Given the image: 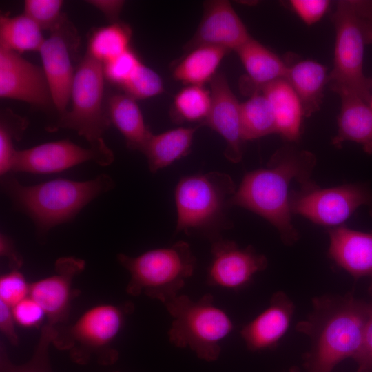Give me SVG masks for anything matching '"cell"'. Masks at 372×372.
I'll use <instances>...</instances> for the list:
<instances>
[{
    "label": "cell",
    "mask_w": 372,
    "mask_h": 372,
    "mask_svg": "<svg viewBox=\"0 0 372 372\" xmlns=\"http://www.w3.org/2000/svg\"><path fill=\"white\" fill-rule=\"evenodd\" d=\"M316 164L312 152L283 146L273 154L267 167L245 174L231 198V207L238 206L262 216L276 227L285 245H293L300 236L291 222L289 186L293 180L301 187L313 183L311 176Z\"/></svg>",
    "instance_id": "6da1fadb"
},
{
    "label": "cell",
    "mask_w": 372,
    "mask_h": 372,
    "mask_svg": "<svg viewBox=\"0 0 372 372\" xmlns=\"http://www.w3.org/2000/svg\"><path fill=\"white\" fill-rule=\"evenodd\" d=\"M368 316L369 303L351 293L314 298L307 318L296 327L311 342L304 356L306 372H331L343 360L353 359L361 346Z\"/></svg>",
    "instance_id": "7a4b0ae2"
},
{
    "label": "cell",
    "mask_w": 372,
    "mask_h": 372,
    "mask_svg": "<svg viewBox=\"0 0 372 372\" xmlns=\"http://www.w3.org/2000/svg\"><path fill=\"white\" fill-rule=\"evenodd\" d=\"M1 185L14 207L34 222L41 240L53 227L70 222L96 197L112 189L114 180L101 174L89 180L56 178L34 185H23L9 174Z\"/></svg>",
    "instance_id": "3957f363"
},
{
    "label": "cell",
    "mask_w": 372,
    "mask_h": 372,
    "mask_svg": "<svg viewBox=\"0 0 372 372\" xmlns=\"http://www.w3.org/2000/svg\"><path fill=\"white\" fill-rule=\"evenodd\" d=\"M335 28L333 67L329 87L350 93L369 103L372 79L363 70L366 46L372 44V0H338L331 14Z\"/></svg>",
    "instance_id": "277c9868"
},
{
    "label": "cell",
    "mask_w": 372,
    "mask_h": 372,
    "mask_svg": "<svg viewBox=\"0 0 372 372\" xmlns=\"http://www.w3.org/2000/svg\"><path fill=\"white\" fill-rule=\"evenodd\" d=\"M236 191L231 177L217 171L181 178L174 192L176 231L201 234L211 242L220 238L232 225L227 213Z\"/></svg>",
    "instance_id": "5b68a950"
},
{
    "label": "cell",
    "mask_w": 372,
    "mask_h": 372,
    "mask_svg": "<svg viewBox=\"0 0 372 372\" xmlns=\"http://www.w3.org/2000/svg\"><path fill=\"white\" fill-rule=\"evenodd\" d=\"M134 309L130 302L93 307L73 324L55 327L52 344L59 350L69 351L71 360L78 364H87L91 360L101 365L113 364L118 358L113 343L126 316Z\"/></svg>",
    "instance_id": "8992f818"
},
{
    "label": "cell",
    "mask_w": 372,
    "mask_h": 372,
    "mask_svg": "<svg viewBox=\"0 0 372 372\" xmlns=\"http://www.w3.org/2000/svg\"><path fill=\"white\" fill-rule=\"evenodd\" d=\"M117 259L130 275L126 287L128 294L138 296L143 293L163 304L180 294L196 265V257L185 241L135 257L118 254Z\"/></svg>",
    "instance_id": "52a82bcc"
},
{
    "label": "cell",
    "mask_w": 372,
    "mask_h": 372,
    "mask_svg": "<svg viewBox=\"0 0 372 372\" xmlns=\"http://www.w3.org/2000/svg\"><path fill=\"white\" fill-rule=\"evenodd\" d=\"M164 305L173 318L168 333L170 342L179 348H189L202 360H216L221 343L234 325L227 313L215 304L214 297L207 293L194 300L179 294Z\"/></svg>",
    "instance_id": "ba28073f"
},
{
    "label": "cell",
    "mask_w": 372,
    "mask_h": 372,
    "mask_svg": "<svg viewBox=\"0 0 372 372\" xmlns=\"http://www.w3.org/2000/svg\"><path fill=\"white\" fill-rule=\"evenodd\" d=\"M103 78V63L86 52L74 73L71 90L72 107L61 115L52 130H72L90 145L103 140V134L110 125L102 107Z\"/></svg>",
    "instance_id": "9c48e42d"
},
{
    "label": "cell",
    "mask_w": 372,
    "mask_h": 372,
    "mask_svg": "<svg viewBox=\"0 0 372 372\" xmlns=\"http://www.w3.org/2000/svg\"><path fill=\"white\" fill-rule=\"evenodd\" d=\"M372 205V192L362 185H344L322 189L314 183L292 192V214H299L313 223L337 227L362 205Z\"/></svg>",
    "instance_id": "30bf717a"
},
{
    "label": "cell",
    "mask_w": 372,
    "mask_h": 372,
    "mask_svg": "<svg viewBox=\"0 0 372 372\" xmlns=\"http://www.w3.org/2000/svg\"><path fill=\"white\" fill-rule=\"evenodd\" d=\"M90 145L85 148L64 139L17 150L12 172L48 174L63 172L87 161H94L101 166L113 163L114 153L104 140Z\"/></svg>",
    "instance_id": "8fae6325"
},
{
    "label": "cell",
    "mask_w": 372,
    "mask_h": 372,
    "mask_svg": "<svg viewBox=\"0 0 372 372\" xmlns=\"http://www.w3.org/2000/svg\"><path fill=\"white\" fill-rule=\"evenodd\" d=\"M79 43L77 30L66 14H63L39 50L53 104L61 115L67 112L66 107L71 98L75 73L72 60Z\"/></svg>",
    "instance_id": "7c38bea8"
},
{
    "label": "cell",
    "mask_w": 372,
    "mask_h": 372,
    "mask_svg": "<svg viewBox=\"0 0 372 372\" xmlns=\"http://www.w3.org/2000/svg\"><path fill=\"white\" fill-rule=\"evenodd\" d=\"M211 253L207 282L225 289L245 286L268 264L266 256L258 253L252 246L241 247L234 241L222 237L211 242Z\"/></svg>",
    "instance_id": "4fadbf2b"
},
{
    "label": "cell",
    "mask_w": 372,
    "mask_h": 372,
    "mask_svg": "<svg viewBox=\"0 0 372 372\" xmlns=\"http://www.w3.org/2000/svg\"><path fill=\"white\" fill-rule=\"evenodd\" d=\"M85 267L83 259L61 257L55 262L53 275L30 284L29 296L45 311L48 324L56 327L68 320L71 302L79 293L72 288V282Z\"/></svg>",
    "instance_id": "5bb4252c"
},
{
    "label": "cell",
    "mask_w": 372,
    "mask_h": 372,
    "mask_svg": "<svg viewBox=\"0 0 372 372\" xmlns=\"http://www.w3.org/2000/svg\"><path fill=\"white\" fill-rule=\"evenodd\" d=\"M0 97L22 101L39 107L53 103L43 69L17 52L1 48Z\"/></svg>",
    "instance_id": "9a60e30c"
},
{
    "label": "cell",
    "mask_w": 372,
    "mask_h": 372,
    "mask_svg": "<svg viewBox=\"0 0 372 372\" xmlns=\"http://www.w3.org/2000/svg\"><path fill=\"white\" fill-rule=\"evenodd\" d=\"M251 37L230 2L210 1L205 3L203 19L187 48L211 45L236 51Z\"/></svg>",
    "instance_id": "2e32d148"
},
{
    "label": "cell",
    "mask_w": 372,
    "mask_h": 372,
    "mask_svg": "<svg viewBox=\"0 0 372 372\" xmlns=\"http://www.w3.org/2000/svg\"><path fill=\"white\" fill-rule=\"evenodd\" d=\"M211 105L203 123L225 141V156L234 163L242 158L243 141L240 125V103L231 90L225 76L216 74L211 80Z\"/></svg>",
    "instance_id": "e0dca14e"
},
{
    "label": "cell",
    "mask_w": 372,
    "mask_h": 372,
    "mask_svg": "<svg viewBox=\"0 0 372 372\" xmlns=\"http://www.w3.org/2000/svg\"><path fill=\"white\" fill-rule=\"evenodd\" d=\"M295 306L282 291L275 293L269 305L243 327L240 335L247 349L258 351L275 347L287 332Z\"/></svg>",
    "instance_id": "ac0fdd59"
},
{
    "label": "cell",
    "mask_w": 372,
    "mask_h": 372,
    "mask_svg": "<svg viewBox=\"0 0 372 372\" xmlns=\"http://www.w3.org/2000/svg\"><path fill=\"white\" fill-rule=\"evenodd\" d=\"M329 256L355 279L372 276V233L344 225L328 231Z\"/></svg>",
    "instance_id": "d6986e66"
},
{
    "label": "cell",
    "mask_w": 372,
    "mask_h": 372,
    "mask_svg": "<svg viewBox=\"0 0 372 372\" xmlns=\"http://www.w3.org/2000/svg\"><path fill=\"white\" fill-rule=\"evenodd\" d=\"M287 64L285 79L301 103L304 117L318 112L322 103L324 89L328 84L327 68L311 59H296L290 55Z\"/></svg>",
    "instance_id": "ffe728a7"
},
{
    "label": "cell",
    "mask_w": 372,
    "mask_h": 372,
    "mask_svg": "<svg viewBox=\"0 0 372 372\" xmlns=\"http://www.w3.org/2000/svg\"><path fill=\"white\" fill-rule=\"evenodd\" d=\"M340 110L338 116V133L332 140L335 147L352 141L372 154V109L369 103L350 93H341Z\"/></svg>",
    "instance_id": "44dd1931"
},
{
    "label": "cell",
    "mask_w": 372,
    "mask_h": 372,
    "mask_svg": "<svg viewBox=\"0 0 372 372\" xmlns=\"http://www.w3.org/2000/svg\"><path fill=\"white\" fill-rule=\"evenodd\" d=\"M260 91L272 107L276 133L288 141H297L304 114L300 99L288 81L285 79L277 80Z\"/></svg>",
    "instance_id": "7402d4cb"
},
{
    "label": "cell",
    "mask_w": 372,
    "mask_h": 372,
    "mask_svg": "<svg viewBox=\"0 0 372 372\" xmlns=\"http://www.w3.org/2000/svg\"><path fill=\"white\" fill-rule=\"evenodd\" d=\"M105 112L110 124L124 137L127 147L142 152L152 133L144 122L136 99L126 94H113L108 99Z\"/></svg>",
    "instance_id": "603a6c76"
},
{
    "label": "cell",
    "mask_w": 372,
    "mask_h": 372,
    "mask_svg": "<svg viewBox=\"0 0 372 372\" xmlns=\"http://www.w3.org/2000/svg\"><path fill=\"white\" fill-rule=\"evenodd\" d=\"M236 52L254 86L255 92L273 81L285 79V61L252 37Z\"/></svg>",
    "instance_id": "cb8c5ba5"
},
{
    "label": "cell",
    "mask_w": 372,
    "mask_h": 372,
    "mask_svg": "<svg viewBox=\"0 0 372 372\" xmlns=\"http://www.w3.org/2000/svg\"><path fill=\"white\" fill-rule=\"evenodd\" d=\"M195 127H178L158 134H152L143 152L147 161L149 169L156 173L185 156L190 151Z\"/></svg>",
    "instance_id": "d4e9b609"
},
{
    "label": "cell",
    "mask_w": 372,
    "mask_h": 372,
    "mask_svg": "<svg viewBox=\"0 0 372 372\" xmlns=\"http://www.w3.org/2000/svg\"><path fill=\"white\" fill-rule=\"evenodd\" d=\"M227 52V50L216 46L195 48L175 67L174 77L188 85L203 86L216 74L217 68Z\"/></svg>",
    "instance_id": "484cf974"
},
{
    "label": "cell",
    "mask_w": 372,
    "mask_h": 372,
    "mask_svg": "<svg viewBox=\"0 0 372 372\" xmlns=\"http://www.w3.org/2000/svg\"><path fill=\"white\" fill-rule=\"evenodd\" d=\"M45 38L39 25L25 13L0 17V48L22 53L39 52Z\"/></svg>",
    "instance_id": "4316f807"
},
{
    "label": "cell",
    "mask_w": 372,
    "mask_h": 372,
    "mask_svg": "<svg viewBox=\"0 0 372 372\" xmlns=\"http://www.w3.org/2000/svg\"><path fill=\"white\" fill-rule=\"evenodd\" d=\"M240 125L244 141L276 133L272 107L262 93L255 92L240 104Z\"/></svg>",
    "instance_id": "83f0119b"
},
{
    "label": "cell",
    "mask_w": 372,
    "mask_h": 372,
    "mask_svg": "<svg viewBox=\"0 0 372 372\" xmlns=\"http://www.w3.org/2000/svg\"><path fill=\"white\" fill-rule=\"evenodd\" d=\"M131 28L117 21L94 30L89 38L87 52L103 64L130 49Z\"/></svg>",
    "instance_id": "f1b7e54d"
},
{
    "label": "cell",
    "mask_w": 372,
    "mask_h": 372,
    "mask_svg": "<svg viewBox=\"0 0 372 372\" xmlns=\"http://www.w3.org/2000/svg\"><path fill=\"white\" fill-rule=\"evenodd\" d=\"M56 333L55 327L45 324L31 358L25 363L17 364L9 358L3 342H0V372H52L49 349Z\"/></svg>",
    "instance_id": "f546056e"
},
{
    "label": "cell",
    "mask_w": 372,
    "mask_h": 372,
    "mask_svg": "<svg viewBox=\"0 0 372 372\" xmlns=\"http://www.w3.org/2000/svg\"><path fill=\"white\" fill-rule=\"evenodd\" d=\"M211 92L203 86L187 85L175 96L174 112L178 121L196 122L207 119L211 109Z\"/></svg>",
    "instance_id": "4dcf8cb0"
},
{
    "label": "cell",
    "mask_w": 372,
    "mask_h": 372,
    "mask_svg": "<svg viewBox=\"0 0 372 372\" xmlns=\"http://www.w3.org/2000/svg\"><path fill=\"white\" fill-rule=\"evenodd\" d=\"M28 125L25 118L10 109L1 112L0 118V175L3 176L12 172L17 152L14 141H19Z\"/></svg>",
    "instance_id": "1f68e13d"
},
{
    "label": "cell",
    "mask_w": 372,
    "mask_h": 372,
    "mask_svg": "<svg viewBox=\"0 0 372 372\" xmlns=\"http://www.w3.org/2000/svg\"><path fill=\"white\" fill-rule=\"evenodd\" d=\"M121 88L134 99L150 98L164 90L163 83L158 74L143 63Z\"/></svg>",
    "instance_id": "d6a6232c"
},
{
    "label": "cell",
    "mask_w": 372,
    "mask_h": 372,
    "mask_svg": "<svg viewBox=\"0 0 372 372\" xmlns=\"http://www.w3.org/2000/svg\"><path fill=\"white\" fill-rule=\"evenodd\" d=\"M61 0H26L24 13L41 29L50 32L57 25L63 15Z\"/></svg>",
    "instance_id": "836d02e7"
},
{
    "label": "cell",
    "mask_w": 372,
    "mask_h": 372,
    "mask_svg": "<svg viewBox=\"0 0 372 372\" xmlns=\"http://www.w3.org/2000/svg\"><path fill=\"white\" fill-rule=\"evenodd\" d=\"M141 63L137 54L130 48L103 64L104 78L121 88Z\"/></svg>",
    "instance_id": "e575fe53"
},
{
    "label": "cell",
    "mask_w": 372,
    "mask_h": 372,
    "mask_svg": "<svg viewBox=\"0 0 372 372\" xmlns=\"http://www.w3.org/2000/svg\"><path fill=\"white\" fill-rule=\"evenodd\" d=\"M30 284L19 270H11L0 278V301L10 307L29 296Z\"/></svg>",
    "instance_id": "d590c367"
},
{
    "label": "cell",
    "mask_w": 372,
    "mask_h": 372,
    "mask_svg": "<svg viewBox=\"0 0 372 372\" xmlns=\"http://www.w3.org/2000/svg\"><path fill=\"white\" fill-rule=\"evenodd\" d=\"M14 320L23 327H39L45 316L42 307L30 296L12 307Z\"/></svg>",
    "instance_id": "8d00e7d4"
},
{
    "label": "cell",
    "mask_w": 372,
    "mask_h": 372,
    "mask_svg": "<svg viewBox=\"0 0 372 372\" xmlns=\"http://www.w3.org/2000/svg\"><path fill=\"white\" fill-rule=\"evenodd\" d=\"M290 8L307 25L319 21L327 13L331 1L328 0H291Z\"/></svg>",
    "instance_id": "74e56055"
},
{
    "label": "cell",
    "mask_w": 372,
    "mask_h": 372,
    "mask_svg": "<svg viewBox=\"0 0 372 372\" xmlns=\"http://www.w3.org/2000/svg\"><path fill=\"white\" fill-rule=\"evenodd\" d=\"M369 303V316L360 349L353 360L358 364L357 372H372V287Z\"/></svg>",
    "instance_id": "f35d334b"
},
{
    "label": "cell",
    "mask_w": 372,
    "mask_h": 372,
    "mask_svg": "<svg viewBox=\"0 0 372 372\" xmlns=\"http://www.w3.org/2000/svg\"><path fill=\"white\" fill-rule=\"evenodd\" d=\"M12 307L0 301V330L10 343L14 346L19 344V338L15 329Z\"/></svg>",
    "instance_id": "ab89813d"
},
{
    "label": "cell",
    "mask_w": 372,
    "mask_h": 372,
    "mask_svg": "<svg viewBox=\"0 0 372 372\" xmlns=\"http://www.w3.org/2000/svg\"><path fill=\"white\" fill-rule=\"evenodd\" d=\"M0 254L7 258L11 270H19L22 267L23 258L17 251L13 240L3 233L0 234Z\"/></svg>",
    "instance_id": "60d3db41"
},
{
    "label": "cell",
    "mask_w": 372,
    "mask_h": 372,
    "mask_svg": "<svg viewBox=\"0 0 372 372\" xmlns=\"http://www.w3.org/2000/svg\"><path fill=\"white\" fill-rule=\"evenodd\" d=\"M86 2L104 14L110 23L118 21L120 12L125 4V1L121 0H92Z\"/></svg>",
    "instance_id": "b9f144b4"
},
{
    "label": "cell",
    "mask_w": 372,
    "mask_h": 372,
    "mask_svg": "<svg viewBox=\"0 0 372 372\" xmlns=\"http://www.w3.org/2000/svg\"><path fill=\"white\" fill-rule=\"evenodd\" d=\"M285 372H301L298 367H291L288 371Z\"/></svg>",
    "instance_id": "7bdbcfd3"
},
{
    "label": "cell",
    "mask_w": 372,
    "mask_h": 372,
    "mask_svg": "<svg viewBox=\"0 0 372 372\" xmlns=\"http://www.w3.org/2000/svg\"><path fill=\"white\" fill-rule=\"evenodd\" d=\"M369 105L372 109V94H371V99H370V101H369Z\"/></svg>",
    "instance_id": "ee69618b"
},
{
    "label": "cell",
    "mask_w": 372,
    "mask_h": 372,
    "mask_svg": "<svg viewBox=\"0 0 372 372\" xmlns=\"http://www.w3.org/2000/svg\"><path fill=\"white\" fill-rule=\"evenodd\" d=\"M114 372H118V371H114Z\"/></svg>",
    "instance_id": "f6af8a7d"
},
{
    "label": "cell",
    "mask_w": 372,
    "mask_h": 372,
    "mask_svg": "<svg viewBox=\"0 0 372 372\" xmlns=\"http://www.w3.org/2000/svg\"></svg>",
    "instance_id": "bcb514c9"
}]
</instances>
